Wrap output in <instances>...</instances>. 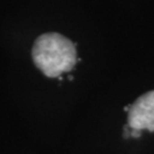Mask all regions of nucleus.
Here are the masks:
<instances>
[{"mask_svg":"<svg viewBox=\"0 0 154 154\" xmlns=\"http://www.w3.org/2000/svg\"><path fill=\"white\" fill-rule=\"evenodd\" d=\"M35 66L48 78H58L71 71L77 63V50L71 40L60 33L41 34L33 45Z\"/></svg>","mask_w":154,"mask_h":154,"instance_id":"nucleus-1","label":"nucleus"},{"mask_svg":"<svg viewBox=\"0 0 154 154\" xmlns=\"http://www.w3.org/2000/svg\"><path fill=\"white\" fill-rule=\"evenodd\" d=\"M128 126L140 131H154V90L144 94L129 106Z\"/></svg>","mask_w":154,"mask_h":154,"instance_id":"nucleus-2","label":"nucleus"},{"mask_svg":"<svg viewBox=\"0 0 154 154\" xmlns=\"http://www.w3.org/2000/svg\"><path fill=\"white\" fill-rule=\"evenodd\" d=\"M140 135H142V131H140V130H137V129H131V132H130V137L138 138V137H140Z\"/></svg>","mask_w":154,"mask_h":154,"instance_id":"nucleus-3","label":"nucleus"}]
</instances>
